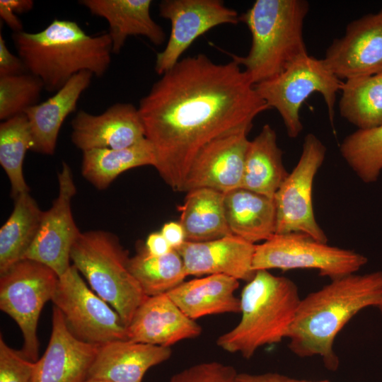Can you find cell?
<instances>
[{"label":"cell","mask_w":382,"mask_h":382,"mask_svg":"<svg viewBox=\"0 0 382 382\" xmlns=\"http://www.w3.org/2000/svg\"><path fill=\"white\" fill-rule=\"evenodd\" d=\"M270 109L233 60L214 62L204 54L180 59L139 100L145 138L155 168L180 192L198 151L210 141L241 128Z\"/></svg>","instance_id":"6da1fadb"},{"label":"cell","mask_w":382,"mask_h":382,"mask_svg":"<svg viewBox=\"0 0 382 382\" xmlns=\"http://www.w3.org/2000/svg\"><path fill=\"white\" fill-rule=\"evenodd\" d=\"M382 301V271L352 274L331 280L301 299L286 338L299 357L319 356L331 371L339 366L333 345L337 335L362 309Z\"/></svg>","instance_id":"7a4b0ae2"},{"label":"cell","mask_w":382,"mask_h":382,"mask_svg":"<svg viewBox=\"0 0 382 382\" xmlns=\"http://www.w3.org/2000/svg\"><path fill=\"white\" fill-rule=\"evenodd\" d=\"M18 57L45 89L57 91L82 71L103 76L110 65L112 42L108 33L88 35L72 21L54 19L37 33L12 34Z\"/></svg>","instance_id":"3957f363"},{"label":"cell","mask_w":382,"mask_h":382,"mask_svg":"<svg viewBox=\"0 0 382 382\" xmlns=\"http://www.w3.org/2000/svg\"><path fill=\"white\" fill-rule=\"evenodd\" d=\"M309 4L304 0H257L239 21L251 33L246 56L225 52L244 67L255 85L281 73L290 63L308 54L303 35Z\"/></svg>","instance_id":"277c9868"},{"label":"cell","mask_w":382,"mask_h":382,"mask_svg":"<svg viewBox=\"0 0 382 382\" xmlns=\"http://www.w3.org/2000/svg\"><path fill=\"white\" fill-rule=\"evenodd\" d=\"M301 299L296 284L268 270H257L243 287L241 318L231 330L216 340L226 352L250 359L261 347L286 337Z\"/></svg>","instance_id":"5b68a950"},{"label":"cell","mask_w":382,"mask_h":382,"mask_svg":"<svg viewBox=\"0 0 382 382\" xmlns=\"http://www.w3.org/2000/svg\"><path fill=\"white\" fill-rule=\"evenodd\" d=\"M128 253L106 231L81 232L70 253L73 265L91 289L112 306L127 326L148 297L130 272Z\"/></svg>","instance_id":"8992f818"},{"label":"cell","mask_w":382,"mask_h":382,"mask_svg":"<svg viewBox=\"0 0 382 382\" xmlns=\"http://www.w3.org/2000/svg\"><path fill=\"white\" fill-rule=\"evenodd\" d=\"M342 82L323 59L308 54L290 63L278 75L255 84V88L269 108L278 111L288 136L296 138L303 129L301 105L314 93L323 96L328 117L333 123L337 93Z\"/></svg>","instance_id":"52a82bcc"},{"label":"cell","mask_w":382,"mask_h":382,"mask_svg":"<svg viewBox=\"0 0 382 382\" xmlns=\"http://www.w3.org/2000/svg\"><path fill=\"white\" fill-rule=\"evenodd\" d=\"M59 277L39 262L23 259L0 274V308L18 325L23 337L21 349L28 359H38L37 324L40 313L52 301Z\"/></svg>","instance_id":"ba28073f"},{"label":"cell","mask_w":382,"mask_h":382,"mask_svg":"<svg viewBox=\"0 0 382 382\" xmlns=\"http://www.w3.org/2000/svg\"><path fill=\"white\" fill-rule=\"evenodd\" d=\"M355 251L329 245L301 233L274 234L255 245L253 270L313 269L331 280L354 274L367 262Z\"/></svg>","instance_id":"9c48e42d"},{"label":"cell","mask_w":382,"mask_h":382,"mask_svg":"<svg viewBox=\"0 0 382 382\" xmlns=\"http://www.w3.org/2000/svg\"><path fill=\"white\" fill-rule=\"evenodd\" d=\"M52 301L79 340L97 346L127 340V326L120 315L88 286L73 265L59 277Z\"/></svg>","instance_id":"30bf717a"},{"label":"cell","mask_w":382,"mask_h":382,"mask_svg":"<svg viewBox=\"0 0 382 382\" xmlns=\"http://www.w3.org/2000/svg\"><path fill=\"white\" fill-rule=\"evenodd\" d=\"M326 148L313 134L303 140L299 160L274 197L277 224L275 234L301 233L328 243V237L316 220L313 208V184L322 166Z\"/></svg>","instance_id":"8fae6325"},{"label":"cell","mask_w":382,"mask_h":382,"mask_svg":"<svg viewBox=\"0 0 382 382\" xmlns=\"http://www.w3.org/2000/svg\"><path fill=\"white\" fill-rule=\"evenodd\" d=\"M159 15L170 21L171 30L166 46L156 56L158 75L173 68L193 42L210 29L222 24H236L239 16L220 0H164Z\"/></svg>","instance_id":"7c38bea8"},{"label":"cell","mask_w":382,"mask_h":382,"mask_svg":"<svg viewBox=\"0 0 382 382\" xmlns=\"http://www.w3.org/2000/svg\"><path fill=\"white\" fill-rule=\"evenodd\" d=\"M58 183V195L52 207L42 212L37 233L24 259L42 263L60 277L71 265V250L81 233L71 212L76 187L71 168L64 161Z\"/></svg>","instance_id":"4fadbf2b"},{"label":"cell","mask_w":382,"mask_h":382,"mask_svg":"<svg viewBox=\"0 0 382 382\" xmlns=\"http://www.w3.org/2000/svg\"><path fill=\"white\" fill-rule=\"evenodd\" d=\"M250 130L236 129L205 144L195 157L180 192L209 188L226 193L241 187Z\"/></svg>","instance_id":"5bb4252c"},{"label":"cell","mask_w":382,"mask_h":382,"mask_svg":"<svg viewBox=\"0 0 382 382\" xmlns=\"http://www.w3.org/2000/svg\"><path fill=\"white\" fill-rule=\"evenodd\" d=\"M323 60L340 80L382 73V9L349 23Z\"/></svg>","instance_id":"9a60e30c"},{"label":"cell","mask_w":382,"mask_h":382,"mask_svg":"<svg viewBox=\"0 0 382 382\" xmlns=\"http://www.w3.org/2000/svg\"><path fill=\"white\" fill-rule=\"evenodd\" d=\"M71 127V141L82 152L125 149L145 139L138 108L131 103L113 104L100 115L80 110L73 118Z\"/></svg>","instance_id":"2e32d148"},{"label":"cell","mask_w":382,"mask_h":382,"mask_svg":"<svg viewBox=\"0 0 382 382\" xmlns=\"http://www.w3.org/2000/svg\"><path fill=\"white\" fill-rule=\"evenodd\" d=\"M99 347L76 338L54 306L50 341L44 354L35 363L32 382L84 381Z\"/></svg>","instance_id":"e0dca14e"},{"label":"cell","mask_w":382,"mask_h":382,"mask_svg":"<svg viewBox=\"0 0 382 382\" xmlns=\"http://www.w3.org/2000/svg\"><path fill=\"white\" fill-rule=\"evenodd\" d=\"M255 245L235 235L217 239L185 243L177 250L187 276L224 274L247 282L254 276Z\"/></svg>","instance_id":"ac0fdd59"},{"label":"cell","mask_w":382,"mask_h":382,"mask_svg":"<svg viewBox=\"0 0 382 382\" xmlns=\"http://www.w3.org/2000/svg\"><path fill=\"white\" fill-rule=\"evenodd\" d=\"M127 340L170 347L184 340L197 337L202 328L187 316L167 294L148 296L127 326Z\"/></svg>","instance_id":"d6986e66"},{"label":"cell","mask_w":382,"mask_h":382,"mask_svg":"<svg viewBox=\"0 0 382 382\" xmlns=\"http://www.w3.org/2000/svg\"><path fill=\"white\" fill-rule=\"evenodd\" d=\"M170 347L120 340L100 346L87 378L141 382L151 367L168 360Z\"/></svg>","instance_id":"ffe728a7"},{"label":"cell","mask_w":382,"mask_h":382,"mask_svg":"<svg viewBox=\"0 0 382 382\" xmlns=\"http://www.w3.org/2000/svg\"><path fill=\"white\" fill-rule=\"evenodd\" d=\"M93 74L82 71L45 101L28 108L26 115L32 135L31 151L53 155L61 127L76 109L78 100L91 84Z\"/></svg>","instance_id":"44dd1931"},{"label":"cell","mask_w":382,"mask_h":382,"mask_svg":"<svg viewBox=\"0 0 382 382\" xmlns=\"http://www.w3.org/2000/svg\"><path fill=\"white\" fill-rule=\"evenodd\" d=\"M79 2L92 15L108 21L112 54H119L131 35L144 36L156 45H161L166 40L163 29L151 16V0H81Z\"/></svg>","instance_id":"7402d4cb"},{"label":"cell","mask_w":382,"mask_h":382,"mask_svg":"<svg viewBox=\"0 0 382 382\" xmlns=\"http://www.w3.org/2000/svg\"><path fill=\"white\" fill-rule=\"evenodd\" d=\"M239 280L224 274H211L183 282L167 293L190 318L240 313L241 302L234 295Z\"/></svg>","instance_id":"603a6c76"},{"label":"cell","mask_w":382,"mask_h":382,"mask_svg":"<svg viewBox=\"0 0 382 382\" xmlns=\"http://www.w3.org/2000/svg\"><path fill=\"white\" fill-rule=\"evenodd\" d=\"M226 221L232 234L255 244L276 233L274 199L239 187L224 193Z\"/></svg>","instance_id":"cb8c5ba5"},{"label":"cell","mask_w":382,"mask_h":382,"mask_svg":"<svg viewBox=\"0 0 382 382\" xmlns=\"http://www.w3.org/2000/svg\"><path fill=\"white\" fill-rule=\"evenodd\" d=\"M282 157L275 131L265 125L249 142L241 187L274 199L289 175Z\"/></svg>","instance_id":"d4e9b609"},{"label":"cell","mask_w":382,"mask_h":382,"mask_svg":"<svg viewBox=\"0 0 382 382\" xmlns=\"http://www.w3.org/2000/svg\"><path fill=\"white\" fill-rule=\"evenodd\" d=\"M180 210V224L187 241H208L233 235L226 218L224 193L209 188L192 190L187 192Z\"/></svg>","instance_id":"484cf974"},{"label":"cell","mask_w":382,"mask_h":382,"mask_svg":"<svg viewBox=\"0 0 382 382\" xmlns=\"http://www.w3.org/2000/svg\"><path fill=\"white\" fill-rule=\"evenodd\" d=\"M151 144L145 138L125 149H95L82 152L81 174L98 190L106 189L123 172L143 166H155Z\"/></svg>","instance_id":"4316f807"},{"label":"cell","mask_w":382,"mask_h":382,"mask_svg":"<svg viewBox=\"0 0 382 382\" xmlns=\"http://www.w3.org/2000/svg\"><path fill=\"white\" fill-rule=\"evenodd\" d=\"M13 199V211L0 228V274L25 258L43 212L29 192Z\"/></svg>","instance_id":"83f0119b"},{"label":"cell","mask_w":382,"mask_h":382,"mask_svg":"<svg viewBox=\"0 0 382 382\" xmlns=\"http://www.w3.org/2000/svg\"><path fill=\"white\" fill-rule=\"evenodd\" d=\"M340 91L342 117L358 129L382 125V73L345 80Z\"/></svg>","instance_id":"f1b7e54d"},{"label":"cell","mask_w":382,"mask_h":382,"mask_svg":"<svg viewBox=\"0 0 382 382\" xmlns=\"http://www.w3.org/2000/svg\"><path fill=\"white\" fill-rule=\"evenodd\" d=\"M128 267L147 296L167 294L187 277L183 259L175 250L154 256L144 248L129 257Z\"/></svg>","instance_id":"f546056e"},{"label":"cell","mask_w":382,"mask_h":382,"mask_svg":"<svg viewBox=\"0 0 382 382\" xmlns=\"http://www.w3.org/2000/svg\"><path fill=\"white\" fill-rule=\"evenodd\" d=\"M32 146V135L25 114L1 122L0 164L11 183V195L13 199L30 191L23 176V163Z\"/></svg>","instance_id":"4dcf8cb0"},{"label":"cell","mask_w":382,"mask_h":382,"mask_svg":"<svg viewBox=\"0 0 382 382\" xmlns=\"http://www.w3.org/2000/svg\"><path fill=\"white\" fill-rule=\"evenodd\" d=\"M340 151L360 180L366 183L376 181L382 171V125L349 134Z\"/></svg>","instance_id":"1f68e13d"},{"label":"cell","mask_w":382,"mask_h":382,"mask_svg":"<svg viewBox=\"0 0 382 382\" xmlns=\"http://www.w3.org/2000/svg\"><path fill=\"white\" fill-rule=\"evenodd\" d=\"M43 89L41 79L29 72L0 77V120L24 114L37 104Z\"/></svg>","instance_id":"d6a6232c"},{"label":"cell","mask_w":382,"mask_h":382,"mask_svg":"<svg viewBox=\"0 0 382 382\" xmlns=\"http://www.w3.org/2000/svg\"><path fill=\"white\" fill-rule=\"evenodd\" d=\"M35 361L9 347L0 336V382H32Z\"/></svg>","instance_id":"836d02e7"},{"label":"cell","mask_w":382,"mask_h":382,"mask_svg":"<svg viewBox=\"0 0 382 382\" xmlns=\"http://www.w3.org/2000/svg\"><path fill=\"white\" fill-rule=\"evenodd\" d=\"M238 374L231 365L212 361L186 368L174 374L169 382H237Z\"/></svg>","instance_id":"e575fe53"},{"label":"cell","mask_w":382,"mask_h":382,"mask_svg":"<svg viewBox=\"0 0 382 382\" xmlns=\"http://www.w3.org/2000/svg\"><path fill=\"white\" fill-rule=\"evenodd\" d=\"M27 72L23 60L10 52L4 37L0 34V77L16 76Z\"/></svg>","instance_id":"d590c367"},{"label":"cell","mask_w":382,"mask_h":382,"mask_svg":"<svg viewBox=\"0 0 382 382\" xmlns=\"http://www.w3.org/2000/svg\"><path fill=\"white\" fill-rule=\"evenodd\" d=\"M237 382H330L328 380L311 381L307 380L296 379L278 373H264L260 374H251L248 373H238Z\"/></svg>","instance_id":"8d00e7d4"},{"label":"cell","mask_w":382,"mask_h":382,"mask_svg":"<svg viewBox=\"0 0 382 382\" xmlns=\"http://www.w3.org/2000/svg\"><path fill=\"white\" fill-rule=\"evenodd\" d=\"M161 233L173 250L178 249L186 241L185 231L180 222L165 224Z\"/></svg>","instance_id":"74e56055"},{"label":"cell","mask_w":382,"mask_h":382,"mask_svg":"<svg viewBox=\"0 0 382 382\" xmlns=\"http://www.w3.org/2000/svg\"><path fill=\"white\" fill-rule=\"evenodd\" d=\"M145 248L154 256L165 255L173 250L161 232H154L149 235Z\"/></svg>","instance_id":"f35d334b"},{"label":"cell","mask_w":382,"mask_h":382,"mask_svg":"<svg viewBox=\"0 0 382 382\" xmlns=\"http://www.w3.org/2000/svg\"><path fill=\"white\" fill-rule=\"evenodd\" d=\"M0 16L3 21L13 31H23V23L17 15L8 6L0 2Z\"/></svg>","instance_id":"ab89813d"},{"label":"cell","mask_w":382,"mask_h":382,"mask_svg":"<svg viewBox=\"0 0 382 382\" xmlns=\"http://www.w3.org/2000/svg\"><path fill=\"white\" fill-rule=\"evenodd\" d=\"M0 2L8 6L16 14L27 13L32 10L34 5L32 0H1Z\"/></svg>","instance_id":"60d3db41"},{"label":"cell","mask_w":382,"mask_h":382,"mask_svg":"<svg viewBox=\"0 0 382 382\" xmlns=\"http://www.w3.org/2000/svg\"><path fill=\"white\" fill-rule=\"evenodd\" d=\"M83 382H112V381L103 380V379H96V378H86Z\"/></svg>","instance_id":"b9f144b4"},{"label":"cell","mask_w":382,"mask_h":382,"mask_svg":"<svg viewBox=\"0 0 382 382\" xmlns=\"http://www.w3.org/2000/svg\"><path fill=\"white\" fill-rule=\"evenodd\" d=\"M377 308L379 309L380 311V313L382 316V301L381 302V303L377 306Z\"/></svg>","instance_id":"7bdbcfd3"}]
</instances>
